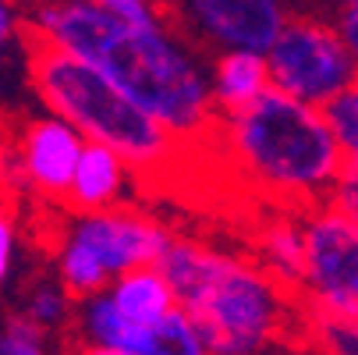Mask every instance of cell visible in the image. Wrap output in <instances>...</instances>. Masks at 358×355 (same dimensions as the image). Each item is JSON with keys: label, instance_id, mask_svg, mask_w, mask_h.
I'll return each instance as SVG.
<instances>
[{"label": "cell", "instance_id": "5b68a950", "mask_svg": "<svg viewBox=\"0 0 358 355\" xmlns=\"http://www.w3.org/2000/svg\"><path fill=\"white\" fill-rule=\"evenodd\" d=\"M171 242V228L152 214L131 207L68 214L54 242L57 281L75 295L103 291L117 274L157 263Z\"/></svg>", "mask_w": 358, "mask_h": 355}, {"label": "cell", "instance_id": "ba28073f", "mask_svg": "<svg viewBox=\"0 0 358 355\" xmlns=\"http://www.w3.org/2000/svg\"><path fill=\"white\" fill-rule=\"evenodd\" d=\"M171 22L206 54L255 50L266 54L298 11L294 0H164Z\"/></svg>", "mask_w": 358, "mask_h": 355}, {"label": "cell", "instance_id": "7a4b0ae2", "mask_svg": "<svg viewBox=\"0 0 358 355\" xmlns=\"http://www.w3.org/2000/svg\"><path fill=\"white\" fill-rule=\"evenodd\" d=\"M210 142L245 188L298 214L327 202L344 167V153L323 107L294 99L273 85L252 104L217 114Z\"/></svg>", "mask_w": 358, "mask_h": 355}, {"label": "cell", "instance_id": "d6986e66", "mask_svg": "<svg viewBox=\"0 0 358 355\" xmlns=\"http://www.w3.org/2000/svg\"><path fill=\"white\" fill-rule=\"evenodd\" d=\"M96 4L124 25H157V22L171 18L164 0H96Z\"/></svg>", "mask_w": 358, "mask_h": 355}, {"label": "cell", "instance_id": "484cf974", "mask_svg": "<svg viewBox=\"0 0 358 355\" xmlns=\"http://www.w3.org/2000/svg\"><path fill=\"white\" fill-rule=\"evenodd\" d=\"M78 355H117V351H103V348H82Z\"/></svg>", "mask_w": 358, "mask_h": 355}, {"label": "cell", "instance_id": "603a6c76", "mask_svg": "<svg viewBox=\"0 0 358 355\" xmlns=\"http://www.w3.org/2000/svg\"><path fill=\"white\" fill-rule=\"evenodd\" d=\"M255 355H320V351L313 348V341H309V337H305V341H294L291 334H284V337L270 341L266 348H259Z\"/></svg>", "mask_w": 358, "mask_h": 355}, {"label": "cell", "instance_id": "5bb4252c", "mask_svg": "<svg viewBox=\"0 0 358 355\" xmlns=\"http://www.w3.org/2000/svg\"><path fill=\"white\" fill-rule=\"evenodd\" d=\"M103 291L110 298V306L128 323H152V320H160L164 313H171L178 306L174 291H171V284H167V277L157 263L131 267V270L117 274Z\"/></svg>", "mask_w": 358, "mask_h": 355}, {"label": "cell", "instance_id": "6da1fadb", "mask_svg": "<svg viewBox=\"0 0 358 355\" xmlns=\"http://www.w3.org/2000/svg\"><path fill=\"white\" fill-rule=\"evenodd\" d=\"M25 39L64 50L103 71L131 104L181 142H210L217 125L210 54L171 18L157 25H124L96 0H36L25 22Z\"/></svg>", "mask_w": 358, "mask_h": 355}, {"label": "cell", "instance_id": "e0dca14e", "mask_svg": "<svg viewBox=\"0 0 358 355\" xmlns=\"http://www.w3.org/2000/svg\"><path fill=\"white\" fill-rule=\"evenodd\" d=\"M323 118L341 146L344 160L358 164V82H351L344 92H337L330 104H323Z\"/></svg>", "mask_w": 358, "mask_h": 355}, {"label": "cell", "instance_id": "d4e9b609", "mask_svg": "<svg viewBox=\"0 0 358 355\" xmlns=\"http://www.w3.org/2000/svg\"><path fill=\"white\" fill-rule=\"evenodd\" d=\"M330 4V11H341V8H348V11H358V0H327Z\"/></svg>", "mask_w": 358, "mask_h": 355}, {"label": "cell", "instance_id": "ffe728a7", "mask_svg": "<svg viewBox=\"0 0 358 355\" xmlns=\"http://www.w3.org/2000/svg\"><path fill=\"white\" fill-rule=\"evenodd\" d=\"M18 245H22V231H18V221L15 214L0 202V291H4L15 277V267H18Z\"/></svg>", "mask_w": 358, "mask_h": 355}, {"label": "cell", "instance_id": "52a82bcc", "mask_svg": "<svg viewBox=\"0 0 358 355\" xmlns=\"http://www.w3.org/2000/svg\"><path fill=\"white\" fill-rule=\"evenodd\" d=\"M305 267L294 298L313 316H358V224L330 202L301 210Z\"/></svg>", "mask_w": 358, "mask_h": 355}, {"label": "cell", "instance_id": "2e32d148", "mask_svg": "<svg viewBox=\"0 0 358 355\" xmlns=\"http://www.w3.org/2000/svg\"><path fill=\"white\" fill-rule=\"evenodd\" d=\"M305 334L320 355H358V316H313L305 313Z\"/></svg>", "mask_w": 358, "mask_h": 355}, {"label": "cell", "instance_id": "cb8c5ba5", "mask_svg": "<svg viewBox=\"0 0 358 355\" xmlns=\"http://www.w3.org/2000/svg\"><path fill=\"white\" fill-rule=\"evenodd\" d=\"M330 15H334V22H337V29H341V36H344L348 50H351V57L358 61V11L341 8V11H330Z\"/></svg>", "mask_w": 358, "mask_h": 355}, {"label": "cell", "instance_id": "4fadbf2b", "mask_svg": "<svg viewBox=\"0 0 358 355\" xmlns=\"http://www.w3.org/2000/svg\"><path fill=\"white\" fill-rule=\"evenodd\" d=\"M266 89H270L266 54H255V50H220V54H210V92H213L217 114L252 104Z\"/></svg>", "mask_w": 358, "mask_h": 355}, {"label": "cell", "instance_id": "9c48e42d", "mask_svg": "<svg viewBox=\"0 0 358 355\" xmlns=\"http://www.w3.org/2000/svg\"><path fill=\"white\" fill-rule=\"evenodd\" d=\"M71 323L82 337V348H103L117 355H213L199 327L178 306L152 323H128L110 306L107 291H92L75 302Z\"/></svg>", "mask_w": 358, "mask_h": 355}, {"label": "cell", "instance_id": "9a60e30c", "mask_svg": "<svg viewBox=\"0 0 358 355\" xmlns=\"http://www.w3.org/2000/svg\"><path fill=\"white\" fill-rule=\"evenodd\" d=\"M75 302H78V298H75L57 277H43V281H36V284L25 291L22 316H25L29 323H36L39 330H46V334H57V330L71 327Z\"/></svg>", "mask_w": 358, "mask_h": 355}, {"label": "cell", "instance_id": "277c9868", "mask_svg": "<svg viewBox=\"0 0 358 355\" xmlns=\"http://www.w3.org/2000/svg\"><path fill=\"white\" fill-rule=\"evenodd\" d=\"M25 71L36 99L64 118L85 142H99L138 174H167L181 164L185 142L171 135L157 118H149L92 64L54 50L46 43L25 39Z\"/></svg>", "mask_w": 358, "mask_h": 355}, {"label": "cell", "instance_id": "7402d4cb", "mask_svg": "<svg viewBox=\"0 0 358 355\" xmlns=\"http://www.w3.org/2000/svg\"><path fill=\"white\" fill-rule=\"evenodd\" d=\"M15 39H25L22 11L15 0H0V64H4V54L15 46Z\"/></svg>", "mask_w": 358, "mask_h": 355}, {"label": "cell", "instance_id": "8fae6325", "mask_svg": "<svg viewBox=\"0 0 358 355\" xmlns=\"http://www.w3.org/2000/svg\"><path fill=\"white\" fill-rule=\"evenodd\" d=\"M135 171L114 153V149L99 146V142H85L78 164L71 171L68 192L61 207L68 214H89V210H110V207H124L131 202L135 192Z\"/></svg>", "mask_w": 358, "mask_h": 355}, {"label": "cell", "instance_id": "3957f363", "mask_svg": "<svg viewBox=\"0 0 358 355\" xmlns=\"http://www.w3.org/2000/svg\"><path fill=\"white\" fill-rule=\"evenodd\" d=\"M157 267L178 309L199 327L213 355H255L294 330L298 298L252 256H238L206 238L171 235Z\"/></svg>", "mask_w": 358, "mask_h": 355}, {"label": "cell", "instance_id": "ac0fdd59", "mask_svg": "<svg viewBox=\"0 0 358 355\" xmlns=\"http://www.w3.org/2000/svg\"><path fill=\"white\" fill-rule=\"evenodd\" d=\"M0 355H61V351L54 344V334L39 330L18 313L0 323Z\"/></svg>", "mask_w": 358, "mask_h": 355}, {"label": "cell", "instance_id": "7c38bea8", "mask_svg": "<svg viewBox=\"0 0 358 355\" xmlns=\"http://www.w3.org/2000/svg\"><path fill=\"white\" fill-rule=\"evenodd\" d=\"M255 263H259L273 281H280L291 295L298 291L301 267H305V235H301V214L280 210L270 214L259 231H255Z\"/></svg>", "mask_w": 358, "mask_h": 355}, {"label": "cell", "instance_id": "44dd1931", "mask_svg": "<svg viewBox=\"0 0 358 355\" xmlns=\"http://www.w3.org/2000/svg\"><path fill=\"white\" fill-rule=\"evenodd\" d=\"M327 202L358 224V164L355 160H344V167H341V174H337Z\"/></svg>", "mask_w": 358, "mask_h": 355}, {"label": "cell", "instance_id": "8992f818", "mask_svg": "<svg viewBox=\"0 0 358 355\" xmlns=\"http://www.w3.org/2000/svg\"><path fill=\"white\" fill-rule=\"evenodd\" d=\"M266 71L273 89L316 107L358 82V61L327 11H294L266 50Z\"/></svg>", "mask_w": 358, "mask_h": 355}, {"label": "cell", "instance_id": "30bf717a", "mask_svg": "<svg viewBox=\"0 0 358 355\" xmlns=\"http://www.w3.org/2000/svg\"><path fill=\"white\" fill-rule=\"evenodd\" d=\"M82 146L85 139L64 118L50 114V111L25 121V128L18 132V142L11 146L18 188L32 192L39 202H57L61 207Z\"/></svg>", "mask_w": 358, "mask_h": 355}]
</instances>
